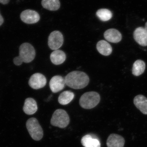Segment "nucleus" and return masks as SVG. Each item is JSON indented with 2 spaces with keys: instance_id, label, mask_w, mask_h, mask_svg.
Wrapping results in <instances>:
<instances>
[{
  "instance_id": "10",
  "label": "nucleus",
  "mask_w": 147,
  "mask_h": 147,
  "mask_svg": "<svg viewBox=\"0 0 147 147\" xmlns=\"http://www.w3.org/2000/svg\"><path fill=\"white\" fill-rule=\"evenodd\" d=\"M133 36L139 45L142 46H147V32L144 28L140 27L135 29Z\"/></svg>"
},
{
  "instance_id": "7",
  "label": "nucleus",
  "mask_w": 147,
  "mask_h": 147,
  "mask_svg": "<svg viewBox=\"0 0 147 147\" xmlns=\"http://www.w3.org/2000/svg\"><path fill=\"white\" fill-rule=\"evenodd\" d=\"M47 83L46 78L43 74L36 73L33 74L29 81V85L32 88L38 90L45 87Z\"/></svg>"
},
{
  "instance_id": "4",
  "label": "nucleus",
  "mask_w": 147,
  "mask_h": 147,
  "mask_svg": "<svg viewBox=\"0 0 147 147\" xmlns=\"http://www.w3.org/2000/svg\"><path fill=\"white\" fill-rule=\"evenodd\" d=\"M26 126L32 139L37 141L42 139L43 130L36 119L34 117L29 119L27 121Z\"/></svg>"
},
{
  "instance_id": "5",
  "label": "nucleus",
  "mask_w": 147,
  "mask_h": 147,
  "mask_svg": "<svg viewBox=\"0 0 147 147\" xmlns=\"http://www.w3.org/2000/svg\"><path fill=\"white\" fill-rule=\"evenodd\" d=\"M50 123L53 126L64 128L69 124V117L65 110L57 109L53 113Z\"/></svg>"
},
{
  "instance_id": "3",
  "label": "nucleus",
  "mask_w": 147,
  "mask_h": 147,
  "mask_svg": "<svg viewBox=\"0 0 147 147\" xmlns=\"http://www.w3.org/2000/svg\"><path fill=\"white\" fill-rule=\"evenodd\" d=\"M100 99V95L96 92H87L80 98L79 104L84 109H91L99 103Z\"/></svg>"
},
{
  "instance_id": "23",
  "label": "nucleus",
  "mask_w": 147,
  "mask_h": 147,
  "mask_svg": "<svg viewBox=\"0 0 147 147\" xmlns=\"http://www.w3.org/2000/svg\"><path fill=\"white\" fill-rule=\"evenodd\" d=\"M4 20L2 16L1 15V13H0V26H1L3 23Z\"/></svg>"
},
{
  "instance_id": "22",
  "label": "nucleus",
  "mask_w": 147,
  "mask_h": 147,
  "mask_svg": "<svg viewBox=\"0 0 147 147\" xmlns=\"http://www.w3.org/2000/svg\"><path fill=\"white\" fill-rule=\"evenodd\" d=\"M9 2V0H0V3L3 4H6L8 3Z\"/></svg>"
},
{
  "instance_id": "14",
  "label": "nucleus",
  "mask_w": 147,
  "mask_h": 147,
  "mask_svg": "<svg viewBox=\"0 0 147 147\" xmlns=\"http://www.w3.org/2000/svg\"><path fill=\"white\" fill-rule=\"evenodd\" d=\"M37 110V105L34 99L28 98L26 99L23 107L24 113L28 115H33L36 113Z\"/></svg>"
},
{
  "instance_id": "18",
  "label": "nucleus",
  "mask_w": 147,
  "mask_h": 147,
  "mask_svg": "<svg viewBox=\"0 0 147 147\" xmlns=\"http://www.w3.org/2000/svg\"><path fill=\"white\" fill-rule=\"evenodd\" d=\"M146 69V63L144 61L137 60L134 62L132 69V73L134 76H139L144 73Z\"/></svg>"
},
{
  "instance_id": "16",
  "label": "nucleus",
  "mask_w": 147,
  "mask_h": 147,
  "mask_svg": "<svg viewBox=\"0 0 147 147\" xmlns=\"http://www.w3.org/2000/svg\"><path fill=\"white\" fill-rule=\"evenodd\" d=\"M50 60L54 64L59 65L63 63L66 59V55L61 50H55L50 55Z\"/></svg>"
},
{
  "instance_id": "21",
  "label": "nucleus",
  "mask_w": 147,
  "mask_h": 147,
  "mask_svg": "<svg viewBox=\"0 0 147 147\" xmlns=\"http://www.w3.org/2000/svg\"><path fill=\"white\" fill-rule=\"evenodd\" d=\"M96 15L100 21H109L113 16L112 12L107 9H100L96 11Z\"/></svg>"
},
{
  "instance_id": "20",
  "label": "nucleus",
  "mask_w": 147,
  "mask_h": 147,
  "mask_svg": "<svg viewBox=\"0 0 147 147\" xmlns=\"http://www.w3.org/2000/svg\"><path fill=\"white\" fill-rule=\"evenodd\" d=\"M41 5L43 8L50 11L57 10L60 7L59 0H42Z\"/></svg>"
},
{
  "instance_id": "19",
  "label": "nucleus",
  "mask_w": 147,
  "mask_h": 147,
  "mask_svg": "<svg viewBox=\"0 0 147 147\" xmlns=\"http://www.w3.org/2000/svg\"><path fill=\"white\" fill-rule=\"evenodd\" d=\"M74 97V94L72 92L65 91L60 95L58 98V101L61 105H67L72 101Z\"/></svg>"
},
{
  "instance_id": "6",
  "label": "nucleus",
  "mask_w": 147,
  "mask_h": 147,
  "mask_svg": "<svg viewBox=\"0 0 147 147\" xmlns=\"http://www.w3.org/2000/svg\"><path fill=\"white\" fill-rule=\"evenodd\" d=\"M63 41L61 33L59 31H55L50 33L48 37V46L51 50H57L62 46Z\"/></svg>"
},
{
  "instance_id": "2",
  "label": "nucleus",
  "mask_w": 147,
  "mask_h": 147,
  "mask_svg": "<svg viewBox=\"0 0 147 147\" xmlns=\"http://www.w3.org/2000/svg\"><path fill=\"white\" fill-rule=\"evenodd\" d=\"M19 55L14 58L13 62L15 65H21L23 62L29 63L34 59L36 52L34 47L28 42L23 43L19 47Z\"/></svg>"
},
{
  "instance_id": "15",
  "label": "nucleus",
  "mask_w": 147,
  "mask_h": 147,
  "mask_svg": "<svg viewBox=\"0 0 147 147\" xmlns=\"http://www.w3.org/2000/svg\"><path fill=\"white\" fill-rule=\"evenodd\" d=\"M81 143L85 147H100L99 140L90 134H87L82 137Z\"/></svg>"
},
{
  "instance_id": "1",
  "label": "nucleus",
  "mask_w": 147,
  "mask_h": 147,
  "mask_svg": "<svg viewBox=\"0 0 147 147\" xmlns=\"http://www.w3.org/2000/svg\"><path fill=\"white\" fill-rule=\"evenodd\" d=\"M67 86L74 89H81L86 87L89 78L83 71H75L68 74L65 78Z\"/></svg>"
},
{
  "instance_id": "8",
  "label": "nucleus",
  "mask_w": 147,
  "mask_h": 147,
  "mask_svg": "<svg viewBox=\"0 0 147 147\" xmlns=\"http://www.w3.org/2000/svg\"><path fill=\"white\" fill-rule=\"evenodd\" d=\"M21 20L26 24H32L37 23L40 19L39 14L35 11L27 9L21 13Z\"/></svg>"
},
{
  "instance_id": "9",
  "label": "nucleus",
  "mask_w": 147,
  "mask_h": 147,
  "mask_svg": "<svg viewBox=\"0 0 147 147\" xmlns=\"http://www.w3.org/2000/svg\"><path fill=\"white\" fill-rule=\"evenodd\" d=\"M49 84L51 91L55 93L63 89L66 84L63 77L57 75L53 76L51 79Z\"/></svg>"
},
{
  "instance_id": "17",
  "label": "nucleus",
  "mask_w": 147,
  "mask_h": 147,
  "mask_svg": "<svg viewBox=\"0 0 147 147\" xmlns=\"http://www.w3.org/2000/svg\"><path fill=\"white\" fill-rule=\"evenodd\" d=\"M96 49L101 55L105 56H109L113 51L111 45L104 40H100L97 42Z\"/></svg>"
},
{
  "instance_id": "11",
  "label": "nucleus",
  "mask_w": 147,
  "mask_h": 147,
  "mask_svg": "<svg viewBox=\"0 0 147 147\" xmlns=\"http://www.w3.org/2000/svg\"><path fill=\"white\" fill-rule=\"evenodd\" d=\"M125 140L122 136L116 134H112L107 139V144L108 147H124Z\"/></svg>"
},
{
  "instance_id": "12",
  "label": "nucleus",
  "mask_w": 147,
  "mask_h": 147,
  "mask_svg": "<svg viewBox=\"0 0 147 147\" xmlns=\"http://www.w3.org/2000/svg\"><path fill=\"white\" fill-rule=\"evenodd\" d=\"M104 37L106 40L113 43H117L122 39L121 34L118 30L110 29L104 32Z\"/></svg>"
},
{
  "instance_id": "13",
  "label": "nucleus",
  "mask_w": 147,
  "mask_h": 147,
  "mask_svg": "<svg viewBox=\"0 0 147 147\" xmlns=\"http://www.w3.org/2000/svg\"><path fill=\"white\" fill-rule=\"evenodd\" d=\"M134 105L143 114L147 115V98L143 95H138L134 98Z\"/></svg>"
},
{
  "instance_id": "24",
  "label": "nucleus",
  "mask_w": 147,
  "mask_h": 147,
  "mask_svg": "<svg viewBox=\"0 0 147 147\" xmlns=\"http://www.w3.org/2000/svg\"><path fill=\"white\" fill-rule=\"evenodd\" d=\"M145 30H146V31L147 32V22H146V24H145Z\"/></svg>"
}]
</instances>
